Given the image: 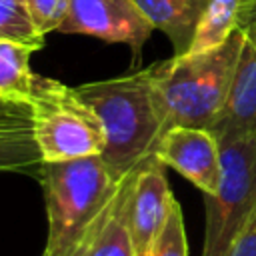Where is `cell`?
I'll return each instance as SVG.
<instances>
[{
  "label": "cell",
  "mask_w": 256,
  "mask_h": 256,
  "mask_svg": "<svg viewBox=\"0 0 256 256\" xmlns=\"http://www.w3.org/2000/svg\"><path fill=\"white\" fill-rule=\"evenodd\" d=\"M156 158L190 180L204 196L216 194L222 158L220 142L212 130L174 126L162 134L156 146Z\"/></svg>",
  "instance_id": "7"
},
{
  "label": "cell",
  "mask_w": 256,
  "mask_h": 256,
  "mask_svg": "<svg viewBox=\"0 0 256 256\" xmlns=\"http://www.w3.org/2000/svg\"><path fill=\"white\" fill-rule=\"evenodd\" d=\"M136 170H132L118 182V188L104 210L98 214V218L92 222V226L68 256H136L128 216Z\"/></svg>",
  "instance_id": "10"
},
{
  "label": "cell",
  "mask_w": 256,
  "mask_h": 256,
  "mask_svg": "<svg viewBox=\"0 0 256 256\" xmlns=\"http://www.w3.org/2000/svg\"><path fill=\"white\" fill-rule=\"evenodd\" d=\"M28 104L32 134L40 148L42 162L102 154L106 144L104 128L74 88L34 74Z\"/></svg>",
  "instance_id": "4"
},
{
  "label": "cell",
  "mask_w": 256,
  "mask_h": 256,
  "mask_svg": "<svg viewBox=\"0 0 256 256\" xmlns=\"http://www.w3.org/2000/svg\"><path fill=\"white\" fill-rule=\"evenodd\" d=\"M30 16L42 36L48 32H58L62 22L68 16L70 0H26Z\"/></svg>",
  "instance_id": "17"
},
{
  "label": "cell",
  "mask_w": 256,
  "mask_h": 256,
  "mask_svg": "<svg viewBox=\"0 0 256 256\" xmlns=\"http://www.w3.org/2000/svg\"><path fill=\"white\" fill-rule=\"evenodd\" d=\"M238 28L244 32V44L226 104L212 126L216 138L256 136V2L248 8Z\"/></svg>",
  "instance_id": "9"
},
{
  "label": "cell",
  "mask_w": 256,
  "mask_h": 256,
  "mask_svg": "<svg viewBox=\"0 0 256 256\" xmlns=\"http://www.w3.org/2000/svg\"><path fill=\"white\" fill-rule=\"evenodd\" d=\"M152 256H188V242L184 230V216L180 204L174 200L168 220L154 244Z\"/></svg>",
  "instance_id": "16"
},
{
  "label": "cell",
  "mask_w": 256,
  "mask_h": 256,
  "mask_svg": "<svg viewBox=\"0 0 256 256\" xmlns=\"http://www.w3.org/2000/svg\"><path fill=\"white\" fill-rule=\"evenodd\" d=\"M0 40L40 50L44 36L38 32L26 0H0Z\"/></svg>",
  "instance_id": "15"
},
{
  "label": "cell",
  "mask_w": 256,
  "mask_h": 256,
  "mask_svg": "<svg viewBox=\"0 0 256 256\" xmlns=\"http://www.w3.org/2000/svg\"><path fill=\"white\" fill-rule=\"evenodd\" d=\"M134 4L154 30L168 36L174 56H182L190 50L210 0H134Z\"/></svg>",
  "instance_id": "11"
},
{
  "label": "cell",
  "mask_w": 256,
  "mask_h": 256,
  "mask_svg": "<svg viewBox=\"0 0 256 256\" xmlns=\"http://www.w3.org/2000/svg\"><path fill=\"white\" fill-rule=\"evenodd\" d=\"M254 2H256V0H254Z\"/></svg>",
  "instance_id": "21"
},
{
  "label": "cell",
  "mask_w": 256,
  "mask_h": 256,
  "mask_svg": "<svg viewBox=\"0 0 256 256\" xmlns=\"http://www.w3.org/2000/svg\"><path fill=\"white\" fill-rule=\"evenodd\" d=\"M254 0H210L186 54H198L212 50L228 40V36L240 26L244 14ZM184 56V54H182Z\"/></svg>",
  "instance_id": "12"
},
{
  "label": "cell",
  "mask_w": 256,
  "mask_h": 256,
  "mask_svg": "<svg viewBox=\"0 0 256 256\" xmlns=\"http://www.w3.org/2000/svg\"><path fill=\"white\" fill-rule=\"evenodd\" d=\"M58 32L122 42L128 44L134 58H138L154 28L142 16L134 0H70L68 16Z\"/></svg>",
  "instance_id": "6"
},
{
  "label": "cell",
  "mask_w": 256,
  "mask_h": 256,
  "mask_svg": "<svg viewBox=\"0 0 256 256\" xmlns=\"http://www.w3.org/2000/svg\"><path fill=\"white\" fill-rule=\"evenodd\" d=\"M36 52L30 46L0 40V98L28 102L34 82L30 56Z\"/></svg>",
  "instance_id": "13"
},
{
  "label": "cell",
  "mask_w": 256,
  "mask_h": 256,
  "mask_svg": "<svg viewBox=\"0 0 256 256\" xmlns=\"http://www.w3.org/2000/svg\"><path fill=\"white\" fill-rule=\"evenodd\" d=\"M218 142L222 174L216 194L204 196L206 230L202 256H228L256 210V136H224Z\"/></svg>",
  "instance_id": "5"
},
{
  "label": "cell",
  "mask_w": 256,
  "mask_h": 256,
  "mask_svg": "<svg viewBox=\"0 0 256 256\" xmlns=\"http://www.w3.org/2000/svg\"><path fill=\"white\" fill-rule=\"evenodd\" d=\"M228 256H256V210L238 234Z\"/></svg>",
  "instance_id": "19"
},
{
  "label": "cell",
  "mask_w": 256,
  "mask_h": 256,
  "mask_svg": "<svg viewBox=\"0 0 256 256\" xmlns=\"http://www.w3.org/2000/svg\"><path fill=\"white\" fill-rule=\"evenodd\" d=\"M38 178L44 188L48 216L42 256H68L104 210L118 182L108 172L100 154L42 162Z\"/></svg>",
  "instance_id": "3"
},
{
  "label": "cell",
  "mask_w": 256,
  "mask_h": 256,
  "mask_svg": "<svg viewBox=\"0 0 256 256\" xmlns=\"http://www.w3.org/2000/svg\"><path fill=\"white\" fill-rule=\"evenodd\" d=\"M242 44L244 32L236 28L212 50L152 64L164 132L174 126L212 130L226 104Z\"/></svg>",
  "instance_id": "2"
},
{
  "label": "cell",
  "mask_w": 256,
  "mask_h": 256,
  "mask_svg": "<svg viewBox=\"0 0 256 256\" xmlns=\"http://www.w3.org/2000/svg\"><path fill=\"white\" fill-rule=\"evenodd\" d=\"M30 124V104L20 100H0V126Z\"/></svg>",
  "instance_id": "18"
},
{
  "label": "cell",
  "mask_w": 256,
  "mask_h": 256,
  "mask_svg": "<svg viewBox=\"0 0 256 256\" xmlns=\"http://www.w3.org/2000/svg\"><path fill=\"white\" fill-rule=\"evenodd\" d=\"M0 100H2V98H0Z\"/></svg>",
  "instance_id": "20"
},
{
  "label": "cell",
  "mask_w": 256,
  "mask_h": 256,
  "mask_svg": "<svg viewBox=\"0 0 256 256\" xmlns=\"http://www.w3.org/2000/svg\"><path fill=\"white\" fill-rule=\"evenodd\" d=\"M78 98L90 106L104 128L102 162L116 182L156 156L164 120L154 90V68L110 80L80 84Z\"/></svg>",
  "instance_id": "1"
},
{
  "label": "cell",
  "mask_w": 256,
  "mask_h": 256,
  "mask_svg": "<svg viewBox=\"0 0 256 256\" xmlns=\"http://www.w3.org/2000/svg\"><path fill=\"white\" fill-rule=\"evenodd\" d=\"M40 164L42 154L32 124L0 126V172H38Z\"/></svg>",
  "instance_id": "14"
},
{
  "label": "cell",
  "mask_w": 256,
  "mask_h": 256,
  "mask_svg": "<svg viewBox=\"0 0 256 256\" xmlns=\"http://www.w3.org/2000/svg\"><path fill=\"white\" fill-rule=\"evenodd\" d=\"M174 194L168 186L164 164L152 156L134 176L130 194V234L136 256H152L154 244L168 220Z\"/></svg>",
  "instance_id": "8"
}]
</instances>
